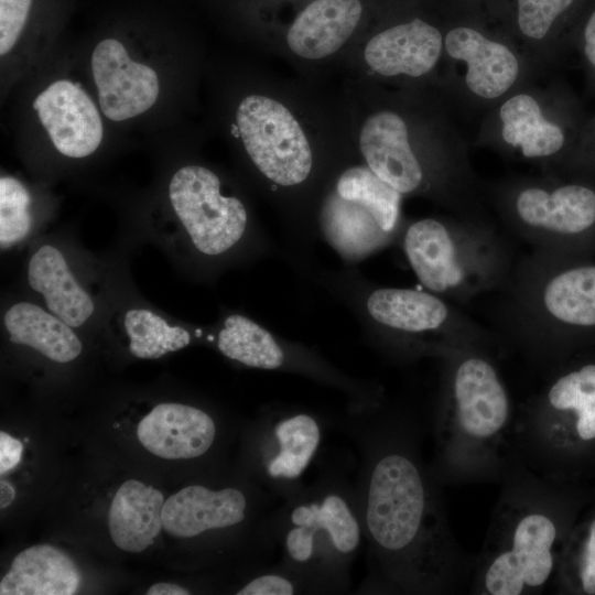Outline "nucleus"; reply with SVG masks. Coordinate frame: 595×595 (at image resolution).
<instances>
[{"label":"nucleus","instance_id":"f257e3e1","mask_svg":"<svg viewBox=\"0 0 595 595\" xmlns=\"http://www.w3.org/2000/svg\"><path fill=\"white\" fill-rule=\"evenodd\" d=\"M369 423L355 429L363 447L355 493L368 544L363 588L399 594L456 591L473 564L448 528L431 477L407 439Z\"/></svg>","mask_w":595,"mask_h":595},{"label":"nucleus","instance_id":"f03ea898","mask_svg":"<svg viewBox=\"0 0 595 595\" xmlns=\"http://www.w3.org/2000/svg\"><path fill=\"white\" fill-rule=\"evenodd\" d=\"M493 510L486 540L475 563L470 592L483 595H536L553 582L562 527L549 479L515 454Z\"/></svg>","mask_w":595,"mask_h":595},{"label":"nucleus","instance_id":"7ed1b4c3","mask_svg":"<svg viewBox=\"0 0 595 595\" xmlns=\"http://www.w3.org/2000/svg\"><path fill=\"white\" fill-rule=\"evenodd\" d=\"M435 421V473L450 480L502 476L515 456L513 410L505 381L484 348L446 358Z\"/></svg>","mask_w":595,"mask_h":595},{"label":"nucleus","instance_id":"20e7f679","mask_svg":"<svg viewBox=\"0 0 595 595\" xmlns=\"http://www.w3.org/2000/svg\"><path fill=\"white\" fill-rule=\"evenodd\" d=\"M270 539L281 548L280 564L310 593L348 589L350 565L364 539L355 488L335 474L303 486L273 510Z\"/></svg>","mask_w":595,"mask_h":595},{"label":"nucleus","instance_id":"39448f33","mask_svg":"<svg viewBox=\"0 0 595 595\" xmlns=\"http://www.w3.org/2000/svg\"><path fill=\"white\" fill-rule=\"evenodd\" d=\"M483 227L435 218L410 225L403 247L421 284L436 295L466 300L501 283L507 256L496 235Z\"/></svg>","mask_w":595,"mask_h":595},{"label":"nucleus","instance_id":"423d86ee","mask_svg":"<svg viewBox=\"0 0 595 595\" xmlns=\"http://www.w3.org/2000/svg\"><path fill=\"white\" fill-rule=\"evenodd\" d=\"M236 119L247 153L270 181L292 186L309 176L313 162L310 143L281 102L250 95L239 104Z\"/></svg>","mask_w":595,"mask_h":595},{"label":"nucleus","instance_id":"0eeeda50","mask_svg":"<svg viewBox=\"0 0 595 595\" xmlns=\"http://www.w3.org/2000/svg\"><path fill=\"white\" fill-rule=\"evenodd\" d=\"M220 182L210 170L187 165L172 177L171 204L195 247L206 255H219L242 236L247 213L236 197L220 194Z\"/></svg>","mask_w":595,"mask_h":595},{"label":"nucleus","instance_id":"6e6552de","mask_svg":"<svg viewBox=\"0 0 595 595\" xmlns=\"http://www.w3.org/2000/svg\"><path fill=\"white\" fill-rule=\"evenodd\" d=\"M324 436L323 421L305 411L270 414L260 422L256 446L259 478L269 494L286 499L302 487Z\"/></svg>","mask_w":595,"mask_h":595},{"label":"nucleus","instance_id":"1a4fd4ad","mask_svg":"<svg viewBox=\"0 0 595 595\" xmlns=\"http://www.w3.org/2000/svg\"><path fill=\"white\" fill-rule=\"evenodd\" d=\"M370 316L386 327L405 334H436L458 351L484 348V332L434 293L385 288L367 300Z\"/></svg>","mask_w":595,"mask_h":595},{"label":"nucleus","instance_id":"9d476101","mask_svg":"<svg viewBox=\"0 0 595 595\" xmlns=\"http://www.w3.org/2000/svg\"><path fill=\"white\" fill-rule=\"evenodd\" d=\"M524 279L520 298L522 317L532 323L529 326L532 332L539 333L548 323L595 326V266L552 274L534 267Z\"/></svg>","mask_w":595,"mask_h":595},{"label":"nucleus","instance_id":"9b49d317","mask_svg":"<svg viewBox=\"0 0 595 595\" xmlns=\"http://www.w3.org/2000/svg\"><path fill=\"white\" fill-rule=\"evenodd\" d=\"M511 218L515 227L544 251L552 238L578 235L595 224V193L577 184L526 186L513 197Z\"/></svg>","mask_w":595,"mask_h":595},{"label":"nucleus","instance_id":"f8f14e48","mask_svg":"<svg viewBox=\"0 0 595 595\" xmlns=\"http://www.w3.org/2000/svg\"><path fill=\"white\" fill-rule=\"evenodd\" d=\"M91 71L101 111L108 119H130L148 110L158 99L156 73L132 61L125 45L116 39H105L96 45Z\"/></svg>","mask_w":595,"mask_h":595},{"label":"nucleus","instance_id":"ddd939ff","mask_svg":"<svg viewBox=\"0 0 595 595\" xmlns=\"http://www.w3.org/2000/svg\"><path fill=\"white\" fill-rule=\"evenodd\" d=\"M33 108L54 147L69 158H84L99 147L102 122L79 84L61 79L35 98Z\"/></svg>","mask_w":595,"mask_h":595},{"label":"nucleus","instance_id":"4468645a","mask_svg":"<svg viewBox=\"0 0 595 595\" xmlns=\"http://www.w3.org/2000/svg\"><path fill=\"white\" fill-rule=\"evenodd\" d=\"M249 506L247 494L239 488L190 485L164 501L163 529L175 538H195L235 528L247 520Z\"/></svg>","mask_w":595,"mask_h":595},{"label":"nucleus","instance_id":"2eb2a0df","mask_svg":"<svg viewBox=\"0 0 595 595\" xmlns=\"http://www.w3.org/2000/svg\"><path fill=\"white\" fill-rule=\"evenodd\" d=\"M359 148L367 166L399 193H413L422 185V165L410 144L408 126L397 112L381 110L369 116Z\"/></svg>","mask_w":595,"mask_h":595},{"label":"nucleus","instance_id":"dca6fc26","mask_svg":"<svg viewBox=\"0 0 595 595\" xmlns=\"http://www.w3.org/2000/svg\"><path fill=\"white\" fill-rule=\"evenodd\" d=\"M217 429L205 411L182 403H160L138 424L137 436L150 453L166 459H190L206 454Z\"/></svg>","mask_w":595,"mask_h":595},{"label":"nucleus","instance_id":"f3484780","mask_svg":"<svg viewBox=\"0 0 595 595\" xmlns=\"http://www.w3.org/2000/svg\"><path fill=\"white\" fill-rule=\"evenodd\" d=\"M444 50L466 65L465 85L480 99L495 100L516 84L520 63L513 51L478 30L456 26L447 32Z\"/></svg>","mask_w":595,"mask_h":595},{"label":"nucleus","instance_id":"a211bd4d","mask_svg":"<svg viewBox=\"0 0 595 595\" xmlns=\"http://www.w3.org/2000/svg\"><path fill=\"white\" fill-rule=\"evenodd\" d=\"M443 48L441 32L428 22L414 19L371 37L364 57L368 66L380 75L420 77L434 68Z\"/></svg>","mask_w":595,"mask_h":595},{"label":"nucleus","instance_id":"6ab92c4d","mask_svg":"<svg viewBox=\"0 0 595 595\" xmlns=\"http://www.w3.org/2000/svg\"><path fill=\"white\" fill-rule=\"evenodd\" d=\"M361 12L359 0H314L290 26L288 45L293 53L307 60L332 55L353 34Z\"/></svg>","mask_w":595,"mask_h":595},{"label":"nucleus","instance_id":"aec40b11","mask_svg":"<svg viewBox=\"0 0 595 595\" xmlns=\"http://www.w3.org/2000/svg\"><path fill=\"white\" fill-rule=\"evenodd\" d=\"M321 227L328 244L346 260H360L391 238L365 203L331 192L322 206Z\"/></svg>","mask_w":595,"mask_h":595},{"label":"nucleus","instance_id":"412c9836","mask_svg":"<svg viewBox=\"0 0 595 595\" xmlns=\"http://www.w3.org/2000/svg\"><path fill=\"white\" fill-rule=\"evenodd\" d=\"M163 494L136 479L117 490L108 511V528L119 549L139 553L150 547L163 529Z\"/></svg>","mask_w":595,"mask_h":595},{"label":"nucleus","instance_id":"4be33fe9","mask_svg":"<svg viewBox=\"0 0 595 595\" xmlns=\"http://www.w3.org/2000/svg\"><path fill=\"white\" fill-rule=\"evenodd\" d=\"M80 574L62 550L40 544L20 552L0 582L1 595H72Z\"/></svg>","mask_w":595,"mask_h":595},{"label":"nucleus","instance_id":"5701e85b","mask_svg":"<svg viewBox=\"0 0 595 595\" xmlns=\"http://www.w3.org/2000/svg\"><path fill=\"white\" fill-rule=\"evenodd\" d=\"M29 283L45 298L48 310L72 327L83 325L94 312L90 296L79 286L63 255L41 247L29 263Z\"/></svg>","mask_w":595,"mask_h":595},{"label":"nucleus","instance_id":"b1692460","mask_svg":"<svg viewBox=\"0 0 595 595\" xmlns=\"http://www.w3.org/2000/svg\"><path fill=\"white\" fill-rule=\"evenodd\" d=\"M501 138L526 159L554 155L564 145L560 126L547 119L539 101L530 94L518 93L499 109Z\"/></svg>","mask_w":595,"mask_h":595},{"label":"nucleus","instance_id":"393cba45","mask_svg":"<svg viewBox=\"0 0 595 595\" xmlns=\"http://www.w3.org/2000/svg\"><path fill=\"white\" fill-rule=\"evenodd\" d=\"M4 324L12 343L30 346L51 360L68 363L82 353L71 326L34 304H14L6 313Z\"/></svg>","mask_w":595,"mask_h":595},{"label":"nucleus","instance_id":"a878e982","mask_svg":"<svg viewBox=\"0 0 595 595\" xmlns=\"http://www.w3.org/2000/svg\"><path fill=\"white\" fill-rule=\"evenodd\" d=\"M217 345L226 357L253 368L274 370L281 368L286 360L273 336L241 315L226 318Z\"/></svg>","mask_w":595,"mask_h":595},{"label":"nucleus","instance_id":"bb28decb","mask_svg":"<svg viewBox=\"0 0 595 595\" xmlns=\"http://www.w3.org/2000/svg\"><path fill=\"white\" fill-rule=\"evenodd\" d=\"M130 353L143 359L159 358L187 346L191 336L180 326H170L161 316L144 309H133L125 316Z\"/></svg>","mask_w":595,"mask_h":595},{"label":"nucleus","instance_id":"cd10ccee","mask_svg":"<svg viewBox=\"0 0 595 595\" xmlns=\"http://www.w3.org/2000/svg\"><path fill=\"white\" fill-rule=\"evenodd\" d=\"M335 191L356 198L377 214L381 227L392 235L399 218L401 193L377 176L368 166H354L338 178Z\"/></svg>","mask_w":595,"mask_h":595},{"label":"nucleus","instance_id":"c85d7f7f","mask_svg":"<svg viewBox=\"0 0 595 595\" xmlns=\"http://www.w3.org/2000/svg\"><path fill=\"white\" fill-rule=\"evenodd\" d=\"M31 195L17 178L0 180V244L8 248L26 237L32 225Z\"/></svg>","mask_w":595,"mask_h":595},{"label":"nucleus","instance_id":"c756f323","mask_svg":"<svg viewBox=\"0 0 595 595\" xmlns=\"http://www.w3.org/2000/svg\"><path fill=\"white\" fill-rule=\"evenodd\" d=\"M553 578L561 584H576L585 594L595 595V518L570 553H563Z\"/></svg>","mask_w":595,"mask_h":595},{"label":"nucleus","instance_id":"7c9ffc66","mask_svg":"<svg viewBox=\"0 0 595 595\" xmlns=\"http://www.w3.org/2000/svg\"><path fill=\"white\" fill-rule=\"evenodd\" d=\"M574 0H517V22L523 36L530 40H543L556 18Z\"/></svg>","mask_w":595,"mask_h":595},{"label":"nucleus","instance_id":"2f4dec72","mask_svg":"<svg viewBox=\"0 0 595 595\" xmlns=\"http://www.w3.org/2000/svg\"><path fill=\"white\" fill-rule=\"evenodd\" d=\"M310 593L307 585L296 574L278 564L251 577L237 595H292Z\"/></svg>","mask_w":595,"mask_h":595},{"label":"nucleus","instance_id":"473e14b6","mask_svg":"<svg viewBox=\"0 0 595 595\" xmlns=\"http://www.w3.org/2000/svg\"><path fill=\"white\" fill-rule=\"evenodd\" d=\"M34 0H0V54L9 53L22 34Z\"/></svg>","mask_w":595,"mask_h":595},{"label":"nucleus","instance_id":"72a5a7b5","mask_svg":"<svg viewBox=\"0 0 595 595\" xmlns=\"http://www.w3.org/2000/svg\"><path fill=\"white\" fill-rule=\"evenodd\" d=\"M23 445L22 443L9 435L8 433L0 432V473L3 475L6 472L15 467L22 456Z\"/></svg>","mask_w":595,"mask_h":595},{"label":"nucleus","instance_id":"f704fd0d","mask_svg":"<svg viewBox=\"0 0 595 595\" xmlns=\"http://www.w3.org/2000/svg\"><path fill=\"white\" fill-rule=\"evenodd\" d=\"M585 55L595 66V12L591 15L584 32Z\"/></svg>","mask_w":595,"mask_h":595},{"label":"nucleus","instance_id":"c9c22d12","mask_svg":"<svg viewBox=\"0 0 595 595\" xmlns=\"http://www.w3.org/2000/svg\"><path fill=\"white\" fill-rule=\"evenodd\" d=\"M148 595H188L191 592L177 584L160 582L153 584L147 592Z\"/></svg>","mask_w":595,"mask_h":595},{"label":"nucleus","instance_id":"e433bc0d","mask_svg":"<svg viewBox=\"0 0 595 595\" xmlns=\"http://www.w3.org/2000/svg\"><path fill=\"white\" fill-rule=\"evenodd\" d=\"M0 507L3 509L14 499V488L6 480L0 483Z\"/></svg>","mask_w":595,"mask_h":595}]
</instances>
